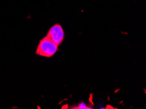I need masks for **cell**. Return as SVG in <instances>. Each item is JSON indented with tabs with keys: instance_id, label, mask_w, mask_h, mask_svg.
<instances>
[{
	"instance_id": "cell-1",
	"label": "cell",
	"mask_w": 146,
	"mask_h": 109,
	"mask_svg": "<svg viewBox=\"0 0 146 109\" xmlns=\"http://www.w3.org/2000/svg\"><path fill=\"white\" fill-rule=\"evenodd\" d=\"M58 47V46L56 43H54L49 37L46 36L39 41L35 54L43 57H52L56 54Z\"/></svg>"
},
{
	"instance_id": "cell-2",
	"label": "cell",
	"mask_w": 146,
	"mask_h": 109,
	"mask_svg": "<svg viewBox=\"0 0 146 109\" xmlns=\"http://www.w3.org/2000/svg\"><path fill=\"white\" fill-rule=\"evenodd\" d=\"M47 37L52 40L54 43L59 46L64 39V32L63 28L59 24L52 26L47 33Z\"/></svg>"
},
{
	"instance_id": "cell-3",
	"label": "cell",
	"mask_w": 146,
	"mask_h": 109,
	"mask_svg": "<svg viewBox=\"0 0 146 109\" xmlns=\"http://www.w3.org/2000/svg\"><path fill=\"white\" fill-rule=\"evenodd\" d=\"M74 108H77V109H88V108H91L90 107H88L87 106L86 104L84 103H81V104H79L78 106H76V107H75Z\"/></svg>"
}]
</instances>
